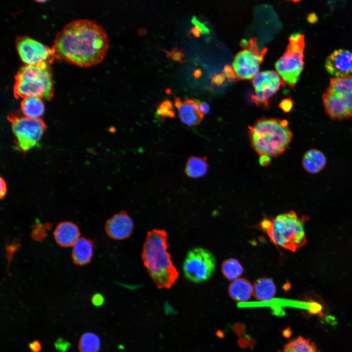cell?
<instances>
[{
  "mask_svg": "<svg viewBox=\"0 0 352 352\" xmlns=\"http://www.w3.org/2000/svg\"><path fill=\"white\" fill-rule=\"evenodd\" d=\"M339 97H341L345 104L349 117H352V92Z\"/></svg>",
  "mask_w": 352,
  "mask_h": 352,
  "instance_id": "29",
  "label": "cell"
},
{
  "mask_svg": "<svg viewBox=\"0 0 352 352\" xmlns=\"http://www.w3.org/2000/svg\"><path fill=\"white\" fill-rule=\"evenodd\" d=\"M164 51H165L169 57L175 61L179 62L181 63L186 61V59L182 51L178 49L176 47L173 48L171 50L168 51L164 50Z\"/></svg>",
  "mask_w": 352,
  "mask_h": 352,
  "instance_id": "28",
  "label": "cell"
},
{
  "mask_svg": "<svg viewBox=\"0 0 352 352\" xmlns=\"http://www.w3.org/2000/svg\"><path fill=\"white\" fill-rule=\"evenodd\" d=\"M329 88L338 96L352 92V75L330 79Z\"/></svg>",
  "mask_w": 352,
  "mask_h": 352,
  "instance_id": "25",
  "label": "cell"
},
{
  "mask_svg": "<svg viewBox=\"0 0 352 352\" xmlns=\"http://www.w3.org/2000/svg\"><path fill=\"white\" fill-rule=\"evenodd\" d=\"M270 157L267 155H261L259 158V163L262 166L265 167L269 165L270 163Z\"/></svg>",
  "mask_w": 352,
  "mask_h": 352,
  "instance_id": "39",
  "label": "cell"
},
{
  "mask_svg": "<svg viewBox=\"0 0 352 352\" xmlns=\"http://www.w3.org/2000/svg\"><path fill=\"white\" fill-rule=\"evenodd\" d=\"M197 101L199 109L200 111L204 115L209 112L210 107L209 105L205 102H199Z\"/></svg>",
  "mask_w": 352,
  "mask_h": 352,
  "instance_id": "38",
  "label": "cell"
},
{
  "mask_svg": "<svg viewBox=\"0 0 352 352\" xmlns=\"http://www.w3.org/2000/svg\"><path fill=\"white\" fill-rule=\"evenodd\" d=\"M156 115L162 121L168 117H174L175 111L171 101L166 100L161 102L157 107Z\"/></svg>",
  "mask_w": 352,
  "mask_h": 352,
  "instance_id": "27",
  "label": "cell"
},
{
  "mask_svg": "<svg viewBox=\"0 0 352 352\" xmlns=\"http://www.w3.org/2000/svg\"><path fill=\"white\" fill-rule=\"evenodd\" d=\"M305 36L296 33L290 35L285 52L275 64V68L283 81L293 88L303 69Z\"/></svg>",
  "mask_w": 352,
  "mask_h": 352,
  "instance_id": "6",
  "label": "cell"
},
{
  "mask_svg": "<svg viewBox=\"0 0 352 352\" xmlns=\"http://www.w3.org/2000/svg\"><path fill=\"white\" fill-rule=\"evenodd\" d=\"M0 198H3L7 192V186L4 180L1 178L0 180Z\"/></svg>",
  "mask_w": 352,
  "mask_h": 352,
  "instance_id": "40",
  "label": "cell"
},
{
  "mask_svg": "<svg viewBox=\"0 0 352 352\" xmlns=\"http://www.w3.org/2000/svg\"><path fill=\"white\" fill-rule=\"evenodd\" d=\"M193 74L195 78H198L202 75V71L199 69H197L194 71Z\"/></svg>",
  "mask_w": 352,
  "mask_h": 352,
  "instance_id": "43",
  "label": "cell"
},
{
  "mask_svg": "<svg viewBox=\"0 0 352 352\" xmlns=\"http://www.w3.org/2000/svg\"><path fill=\"white\" fill-rule=\"evenodd\" d=\"M93 250L92 242L85 238H79L72 245V258L78 265L89 263L92 258Z\"/></svg>",
  "mask_w": 352,
  "mask_h": 352,
  "instance_id": "17",
  "label": "cell"
},
{
  "mask_svg": "<svg viewBox=\"0 0 352 352\" xmlns=\"http://www.w3.org/2000/svg\"><path fill=\"white\" fill-rule=\"evenodd\" d=\"M283 82L274 71L258 73L252 80L255 90V94L251 95L252 100L258 106L267 108L270 98L279 90Z\"/></svg>",
  "mask_w": 352,
  "mask_h": 352,
  "instance_id": "11",
  "label": "cell"
},
{
  "mask_svg": "<svg viewBox=\"0 0 352 352\" xmlns=\"http://www.w3.org/2000/svg\"><path fill=\"white\" fill-rule=\"evenodd\" d=\"M10 121L17 145L24 152L39 144L46 129L45 124L40 118L12 116Z\"/></svg>",
  "mask_w": 352,
  "mask_h": 352,
  "instance_id": "9",
  "label": "cell"
},
{
  "mask_svg": "<svg viewBox=\"0 0 352 352\" xmlns=\"http://www.w3.org/2000/svg\"><path fill=\"white\" fill-rule=\"evenodd\" d=\"M54 346L55 349L58 351L60 352H66L70 346V344L63 338H59L55 341Z\"/></svg>",
  "mask_w": 352,
  "mask_h": 352,
  "instance_id": "30",
  "label": "cell"
},
{
  "mask_svg": "<svg viewBox=\"0 0 352 352\" xmlns=\"http://www.w3.org/2000/svg\"><path fill=\"white\" fill-rule=\"evenodd\" d=\"M223 73L229 81H235L237 77L233 68L229 65H226L223 68Z\"/></svg>",
  "mask_w": 352,
  "mask_h": 352,
  "instance_id": "31",
  "label": "cell"
},
{
  "mask_svg": "<svg viewBox=\"0 0 352 352\" xmlns=\"http://www.w3.org/2000/svg\"><path fill=\"white\" fill-rule=\"evenodd\" d=\"M15 44L18 54L25 65H50L56 58L52 47L29 36H17Z\"/></svg>",
  "mask_w": 352,
  "mask_h": 352,
  "instance_id": "10",
  "label": "cell"
},
{
  "mask_svg": "<svg viewBox=\"0 0 352 352\" xmlns=\"http://www.w3.org/2000/svg\"><path fill=\"white\" fill-rule=\"evenodd\" d=\"M307 20L310 23H314L317 22L318 18L315 13H311L308 16Z\"/></svg>",
  "mask_w": 352,
  "mask_h": 352,
  "instance_id": "41",
  "label": "cell"
},
{
  "mask_svg": "<svg viewBox=\"0 0 352 352\" xmlns=\"http://www.w3.org/2000/svg\"><path fill=\"white\" fill-rule=\"evenodd\" d=\"M13 93L16 98L37 96L50 100L53 95V85L50 65L21 66L15 75Z\"/></svg>",
  "mask_w": 352,
  "mask_h": 352,
  "instance_id": "5",
  "label": "cell"
},
{
  "mask_svg": "<svg viewBox=\"0 0 352 352\" xmlns=\"http://www.w3.org/2000/svg\"><path fill=\"white\" fill-rule=\"evenodd\" d=\"M104 297L100 293L94 294L91 298V302L92 304L96 307L102 306L104 303Z\"/></svg>",
  "mask_w": 352,
  "mask_h": 352,
  "instance_id": "33",
  "label": "cell"
},
{
  "mask_svg": "<svg viewBox=\"0 0 352 352\" xmlns=\"http://www.w3.org/2000/svg\"><path fill=\"white\" fill-rule=\"evenodd\" d=\"M54 239L56 242L61 246L69 247L80 238V231L78 226L69 221L59 223L54 232Z\"/></svg>",
  "mask_w": 352,
  "mask_h": 352,
  "instance_id": "16",
  "label": "cell"
},
{
  "mask_svg": "<svg viewBox=\"0 0 352 352\" xmlns=\"http://www.w3.org/2000/svg\"><path fill=\"white\" fill-rule=\"evenodd\" d=\"M168 247L165 230L154 229L148 232L142 258L149 276L160 289L170 288L178 277Z\"/></svg>",
  "mask_w": 352,
  "mask_h": 352,
  "instance_id": "2",
  "label": "cell"
},
{
  "mask_svg": "<svg viewBox=\"0 0 352 352\" xmlns=\"http://www.w3.org/2000/svg\"><path fill=\"white\" fill-rule=\"evenodd\" d=\"M326 163L327 159L324 153L316 149L308 150L302 159L304 169L310 174H316L322 171Z\"/></svg>",
  "mask_w": 352,
  "mask_h": 352,
  "instance_id": "18",
  "label": "cell"
},
{
  "mask_svg": "<svg viewBox=\"0 0 352 352\" xmlns=\"http://www.w3.org/2000/svg\"><path fill=\"white\" fill-rule=\"evenodd\" d=\"M133 222L126 211L114 214L106 222L105 230L108 235L115 240H122L129 237L133 229Z\"/></svg>",
  "mask_w": 352,
  "mask_h": 352,
  "instance_id": "13",
  "label": "cell"
},
{
  "mask_svg": "<svg viewBox=\"0 0 352 352\" xmlns=\"http://www.w3.org/2000/svg\"><path fill=\"white\" fill-rule=\"evenodd\" d=\"M279 352H317L315 345L309 340L299 336L287 343Z\"/></svg>",
  "mask_w": 352,
  "mask_h": 352,
  "instance_id": "24",
  "label": "cell"
},
{
  "mask_svg": "<svg viewBox=\"0 0 352 352\" xmlns=\"http://www.w3.org/2000/svg\"><path fill=\"white\" fill-rule=\"evenodd\" d=\"M276 289L275 285L271 279L261 277L256 280L253 286V294L257 300L266 301L274 296Z\"/></svg>",
  "mask_w": 352,
  "mask_h": 352,
  "instance_id": "20",
  "label": "cell"
},
{
  "mask_svg": "<svg viewBox=\"0 0 352 352\" xmlns=\"http://www.w3.org/2000/svg\"><path fill=\"white\" fill-rule=\"evenodd\" d=\"M174 103L179 119L184 124L193 127L202 121L204 114L200 111L196 100L187 99L182 101L180 98L176 97Z\"/></svg>",
  "mask_w": 352,
  "mask_h": 352,
  "instance_id": "14",
  "label": "cell"
},
{
  "mask_svg": "<svg viewBox=\"0 0 352 352\" xmlns=\"http://www.w3.org/2000/svg\"><path fill=\"white\" fill-rule=\"evenodd\" d=\"M293 105V101L291 98H286L280 102L279 107L285 112H288L292 109Z\"/></svg>",
  "mask_w": 352,
  "mask_h": 352,
  "instance_id": "32",
  "label": "cell"
},
{
  "mask_svg": "<svg viewBox=\"0 0 352 352\" xmlns=\"http://www.w3.org/2000/svg\"><path fill=\"white\" fill-rule=\"evenodd\" d=\"M240 44L244 49L235 56L233 68L237 78L250 79L258 74L259 66L263 61L267 49L264 48L260 50L257 44V40L254 38L248 41L242 39Z\"/></svg>",
  "mask_w": 352,
  "mask_h": 352,
  "instance_id": "8",
  "label": "cell"
},
{
  "mask_svg": "<svg viewBox=\"0 0 352 352\" xmlns=\"http://www.w3.org/2000/svg\"><path fill=\"white\" fill-rule=\"evenodd\" d=\"M21 108L24 116L40 119L44 111L42 99L37 96H28L22 98Z\"/></svg>",
  "mask_w": 352,
  "mask_h": 352,
  "instance_id": "21",
  "label": "cell"
},
{
  "mask_svg": "<svg viewBox=\"0 0 352 352\" xmlns=\"http://www.w3.org/2000/svg\"><path fill=\"white\" fill-rule=\"evenodd\" d=\"M28 347L31 352H40L42 350V345L39 340H34L28 344Z\"/></svg>",
  "mask_w": 352,
  "mask_h": 352,
  "instance_id": "36",
  "label": "cell"
},
{
  "mask_svg": "<svg viewBox=\"0 0 352 352\" xmlns=\"http://www.w3.org/2000/svg\"><path fill=\"white\" fill-rule=\"evenodd\" d=\"M32 235L36 239L40 240L44 236V230L40 226L35 228Z\"/></svg>",
  "mask_w": 352,
  "mask_h": 352,
  "instance_id": "37",
  "label": "cell"
},
{
  "mask_svg": "<svg viewBox=\"0 0 352 352\" xmlns=\"http://www.w3.org/2000/svg\"><path fill=\"white\" fill-rule=\"evenodd\" d=\"M191 32L193 35L196 37H199L200 34L201 33L199 29L195 26L194 27L192 28Z\"/></svg>",
  "mask_w": 352,
  "mask_h": 352,
  "instance_id": "42",
  "label": "cell"
},
{
  "mask_svg": "<svg viewBox=\"0 0 352 352\" xmlns=\"http://www.w3.org/2000/svg\"><path fill=\"white\" fill-rule=\"evenodd\" d=\"M228 292L234 300L240 302H245L253 294V286L248 280L240 278L230 283Z\"/></svg>",
  "mask_w": 352,
  "mask_h": 352,
  "instance_id": "19",
  "label": "cell"
},
{
  "mask_svg": "<svg viewBox=\"0 0 352 352\" xmlns=\"http://www.w3.org/2000/svg\"><path fill=\"white\" fill-rule=\"evenodd\" d=\"M99 337L92 332H85L81 336L78 349L80 352H98L100 348Z\"/></svg>",
  "mask_w": 352,
  "mask_h": 352,
  "instance_id": "26",
  "label": "cell"
},
{
  "mask_svg": "<svg viewBox=\"0 0 352 352\" xmlns=\"http://www.w3.org/2000/svg\"><path fill=\"white\" fill-rule=\"evenodd\" d=\"M325 67L330 74L336 77L349 76L352 73V52L343 49L334 50L327 58Z\"/></svg>",
  "mask_w": 352,
  "mask_h": 352,
  "instance_id": "12",
  "label": "cell"
},
{
  "mask_svg": "<svg viewBox=\"0 0 352 352\" xmlns=\"http://www.w3.org/2000/svg\"><path fill=\"white\" fill-rule=\"evenodd\" d=\"M192 22L195 24V26H196L198 29H199L201 33H209V29L206 26H205L203 23H201L198 21L196 17L193 18V19H192Z\"/></svg>",
  "mask_w": 352,
  "mask_h": 352,
  "instance_id": "35",
  "label": "cell"
},
{
  "mask_svg": "<svg viewBox=\"0 0 352 352\" xmlns=\"http://www.w3.org/2000/svg\"><path fill=\"white\" fill-rule=\"evenodd\" d=\"M286 119L262 117L248 126L252 148L260 156L276 157L287 149L293 137Z\"/></svg>",
  "mask_w": 352,
  "mask_h": 352,
  "instance_id": "3",
  "label": "cell"
},
{
  "mask_svg": "<svg viewBox=\"0 0 352 352\" xmlns=\"http://www.w3.org/2000/svg\"><path fill=\"white\" fill-rule=\"evenodd\" d=\"M326 113L332 119L342 120L349 118L347 109L340 97L328 88L322 96Z\"/></svg>",
  "mask_w": 352,
  "mask_h": 352,
  "instance_id": "15",
  "label": "cell"
},
{
  "mask_svg": "<svg viewBox=\"0 0 352 352\" xmlns=\"http://www.w3.org/2000/svg\"><path fill=\"white\" fill-rule=\"evenodd\" d=\"M225 76L223 73L215 74L211 79V83L217 86L221 85L224 82Z\"/></svg>",
  "mask_w": 352,
  "mask_h": 352,
  "instance_id": "34",
  "label": "cell"
},
{
  "mask_svg": "<svg viewBox=\"0 0 352 352\" xmlns=\"http://www.w3.org/2000/svg\"><path fill=\"white\" fill-rule=\"evenodd\" d=\"M208 168L206 157L191 156L186 162L185 173L188 177L196 178L204 176Z\"/></svg>",
  "mask_w": 352,
  "mask_h": 352,
  "instance_id": "22",
  "label": "cell"
},
{
  "mask_svg": "<svg viewBox=\"0 0 352 352\" xmlns=\"http://www.w3.org/2000/svg\"><path fill=\"white\" fill-rule=\"evenodd\" d=\"M213 254L207 249L196 247L187 253L183 265L185 277L190 281L200 283L208 280L216 268Z\"/></svg>",
  "mask_w": 352,
  "mask_h": 352,
  "instance_id": "7",
  "label": "cell"
},
{
  "mask_svg": "<svg viewBox=\"0 0 352 352\" xmlns=\"http://www.w3.org/2000/svg\"><path fill=\"white\" fill-rule=\"evenodd\" d=\"M307 220L290 211L264 219L258 228L265 232L276 245L295 252L306 243L304 223Z\"/></svg>",
  "mask_w": 352,
  "mask_h": 352,
  "instance_id": "4",
  "label": "cell"
},
{
  "mask_svg": "<svg viewBox=\"0 0 352 352\" xmlns=\"http://www.w3.org/2000/svg\"><path fill=\"white\" fill-rule=\"evenodd\" d=\"M221 270L224 278L229 281H234L242 274L243 268L238 260L230 258L222 263Z\"/></svg>",
  "mask_w": 352,
  "mask_h": 352,
  "instance_id": "23",
  "label": "cell"
},
{
  "mask_svg": "<svg viewBox=\"0 0 352 352\" xmlns=\"http://www.w3.org/2000/svg\"><path fill=\"white\" fill-rule=\"evenodd\" d=\"M109 46L108 35L102 26L91 20L77 19L57 33L51 47L56 59L88 67L101 62Z\"/></svg>",
  "mask_w": 352,
  "mask_h": 352,
  "instance_id": "1",
  "label": "cell"
}]
</instances>
